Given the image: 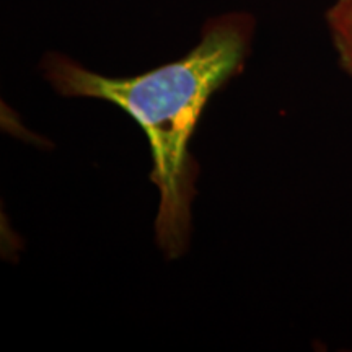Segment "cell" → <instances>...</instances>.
<instances>
[{"label":"cell","mask_w":352,"mask_h":352,"mask_svg":"<svg viewBox=\"0 0 352 352\" xmlns=\"http://www.w3.org/2000/svg\"><path fill=\"white\" fill-rule=\"evenodd\" d=\"M341 67L352 77V0H334L324 15Z\"/></svg>","instance_id":"cell-2"},{"label":"cell","mask_w":352,"mask_h":352,"mask_svg":"<svg viewBox=\"0 0 352 352\" xmlns=\"http://www.w3.org/2000/svg\"><path fill=\"white\" fill-rule=\"evenodd\" d=\"M254 28L246 12L214 16L186 56L138 77L101 76L60 52L43 57L41 70L57 94L111 101L144 129L153 160L151 179L160 191L155 236L166 258L182 256L191 232L197 166L189 140L210 95L243 69Z\"/></svg>","instance_id":"cell-1"}]
</instances>
